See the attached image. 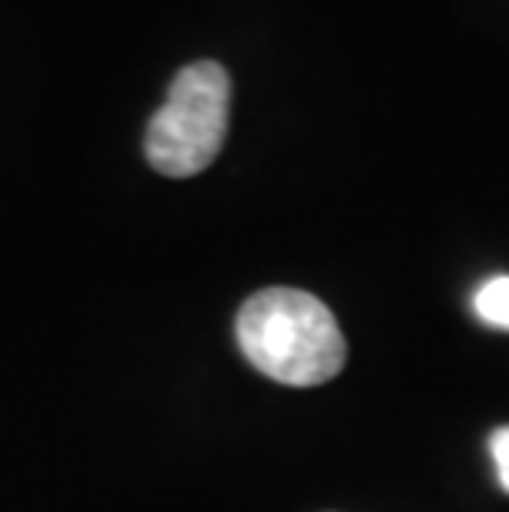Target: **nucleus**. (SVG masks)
<instances>
[{
    "instance_id": "obj_4",
    "label": "nucleus",
    "mask_w": 509,
    "mask_h": 512,
    "mask_svg": "<svg viewBox=\"0 0 509 512\" xmlns=\"http://www.w3.org/2000/svg\"><path fill=\"white\" fill-rule=\"evenodd\" d=\"M490 453H493V466H496V476H500L503 493H509V427L493 430Z\"/></svg>"
},
{
    "instance_id": "obj_2",
    "label": "nucleus",
    "mask_w": 509,
    "mask_h": 512,
    "mask_svg": "<svg viewBox=\"0 0 509 512\" xmlns=\"http://www.w3.org/2000/svg\"><path fill=\"white\" fill-rule=\"evenodd\" d=\"M232 80L222 63L199 60L176 73L166 103L149 119L146 159L159 176L189 179L209 169L229 133Z\"/></svg>"
},
{
    "instance_id": "obj_1",
    "label": "nucleus",
    "mask_w": 509,
    "mask_h": 512,
    "mask_svg": "<svg viewBox=\"0 0 509 512\" xmlns=\"http://www.w3.org/2000/svg\"><path fill=\"white\" fill-rule=\"evenodd\" d=\"M235 337L248 364L285 387L328 384L348 361V341L331 308L298 288L252 294L235 318Z\"/></svg>"
},
{
    "instance_id": "obj_3",
    "label": "nucleus",
    "mask_w": 509,
    "mask_h": 512,
    "mask_svg": "<svg viewBox=\"0 0 509 512\" xmlns=\"http://www.w3.org/2000/svg\"><path fill=\"white\" fill-rule=\"evenodd\" d=\"M473 311L483 324L509 331V275H493L473 294Z\"/></svg>"
}]
</instances>
